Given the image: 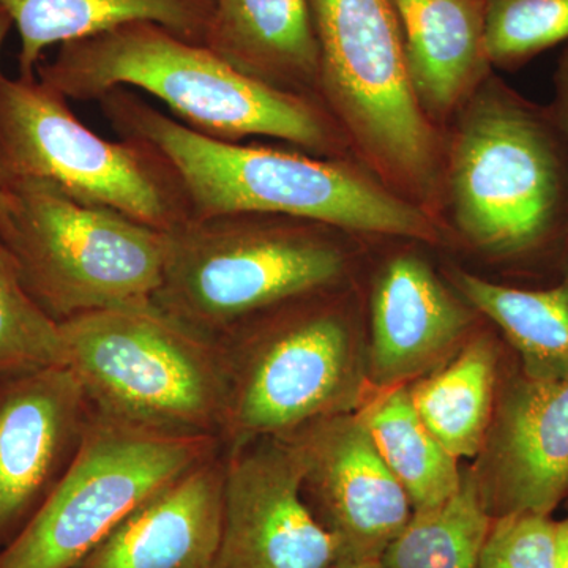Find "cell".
<instances>
[{
	"label": "cell",
	"mask_w": 568,
	"mask_h": 568,
	"mask_svg": "<svg viewBox=\"0 0 568 568\" xmlns=\"http://www.w3.org/2000/svg\"><path fill=\"white\" fill-rule=\"evenodd\" d=\"M474 308L444 286L420 257H395L377 276L372 298L368 383L381 390L458 353Z\"/></svg>",
	"instance_id": "15"
},
{
	"label": "cell",
	"mask_w": 568,
	"mask_h": 568,
	"mask_svg": "<svg viewBox=\"0 0 568 568\" xmlns=\"http://www.w3.org/2000/svg\"><path fill=\"white\" fill-rule=\"evenodd\" d=\"M551 110L555 112L568 142V43L560 52L558 67H556L555 102L551 104Z\"/></svg>",
	"instance_id": "27"
},
{
	"label": "cell",
	"mask_w": 568,
	"mask_h": 568,
	"mask_svg": "<svg viewBox=\"0 0 568 568\" xmlns=\"http://www.w3.org/2000/svg\"><path fill=\"white\" fill-rule=\"evenodd\" d=\"M444 162L448 212L470 245L523 267L568 252V142L551 106L489 74Z\"/></svg>",
	"instance_id": "3"
},
{
	"label": "cell",
	"mask_w": 568,
	"mask_h": 568,
	"mask_svg": "<svg viewBox=\"0 0 568 568\" xmlns=\"http://www.w3.org/2000/svg\"><path fill=\"white\" fill-rule=\"evenodd\" d=\"M29 179L163 233L190 220L182 183L155 149L130 138L106 140L39 78L0 73V190Z\"/></svg>",
	"instance_id": "9"
},
{
	"label": "cell",
	"mask_w": 568,
	"mask_h": 568,
	"mask_svg": "<svg viewBox=\"0 0 568 568\" xmlns=\"http://www.w3.org/2000/svg\"><path fill=\"white\" fill-rule=\"evenodd\" d=\"M91 417L84 388L67 365L0 376V549L61 481Z\"/></svg>",
	"instance_id": "13"
},
{
	"label": "cell",
	"mask_w": 568,
	"mask_h": 568,
	"mask_svg": "<svg viewBox=\"0 0 568 568\" xmlns=\"http://www.w3.org/2000/svg\"><path fill=\"white\" fill-rule=\"evenodd\" d=\"M476 473H463L462 484L446 503L416 511L384 551V568H478L491 529Z\"/></svg>",
	"instance_id": "23"
},
{
	"label": "cell",
	"mask_w": 568,
	"mask_h": 568,
	"mask_svg": "<svg viewBox=\"0 0 568 568\" xmlns=\"http://www.w3.org/2000/svg\"><path fill=\"white\" fill-rule=\"evenodd\" d=\"M121 138L145 142L173 166L190 219L226 213L294 216L342 233L435 244L436 216L342 159L215 140L119 88L99 102Z\"/></svg>",
	"instance_id": "1"
},
{
	"label": "cell",
	"mask_w": 568,
	"mask_h": 568,
	"mask_svg": "<svg viewBox=\"0 0 568 568\" xmlns=\"http://www.w3.org/2000/svg\"><path fill=\"white\" fill-rule=\"evenodd\" d=\"M560 43H568V0H485L489 65L518 70Z\"/></svg>",
	"instance_id": "25"
},
{
	"label": "cell",
	"mask_w": 568,
	"mask_h": 568,
	"mask_svg": "<svg viewBox=\"0 0 568 568\" xmlns=\"http://www.w3.org/2000/svg\"><path fill=\"white\" fill-rule=\"evenodd\" d=\"M204 47L246 77L320 100L310 0H213Z\"/></svg>",
	"instance_id": "18"
},
{
	"label": "cell",
	"mask_w": 568,
	"mask_h": 568,
	"mask_svg": "<svg viewBox=\"0 0 568 568\" xmlns=\"http://www.w3.org/2000/svg\"><path fill=\"white\" fill-rule=\"evenodd\" d=\"M63 358L92 409L151 432L222 440V346L155 305L100 310L59 324Z\"/></svg>",
	"instance_id": "6"
},
{
	"label": "cell",
	"mask_w": 568,
	"mask_h": 568,
	"mask_svg": "<svg viewBox=\"0 0 568 568\" xmlns=\"http://www.w3.org/2000/svg\"><path fill=\"white\" fill-rule=\"evenodd\" d=\"M381 457L405 488L413 511L446 503L462 484L458 459L437 443L418 417L409 388H381L358 410Z\"/></svg>",
	"instance_id": "22"
},
{
	"label": "cell",
	"mask_w": 568,
	"mask_h": 568,
	"mask_svg": "<svg viewBox=\"0 0 568 568\" xmlns=\"http://www.w3.org/2000/svg\"><path fill=\"white\" fill-rule=\"evenodd\" d=\"M223 484L222 448L138 508L74 568H212Z\"/></svg>",
	"instance_id": "16"
},
{
	"label": "cell",
	"mask_w": 568,
	"mask_h": 568,
	"mask_svg": "<svg viewBox=\"0 0 568 568\" xmlns=\"http://www.w3.org/2000/svg\"><path fill=\"white\" fill-rule=\"evenodd\" d=\"M551 515L510 514L493 519L478 568H556Z\"/></svg>",
	"instance_id": "26"
},
{
	"label": "cell",
	"mask_w": 568,
	"mask_h": 568,
	"mask_svg": "<svg viewBox=\"0 0 568 568\" xmlns=\"http://www.w3.org/2000/svg\"><path fill=\"white\" fill-rule=\"evenodd\" d=\"M566 504H567V507H568V500H567V503H566Z\"/></svg>",
	"instance_id": "31"
},
{
	"label": "cell",
	"mask_w": 568,
	"mask_h": 568,
	"mask_svg": "<svg viewBox=\"0 0 568 568\" xmlns=\"http://www.w3.org/2000/svg\"><path fill=\"white\" fill-rule=\"evenodd\" d=\"M556 568H568V517L556 528Z\"/></svg>",
	"instance_id": "28"
},
{
	"label": "cell",
	"mask_w": 568,
	"mask_h": 568,
	"mask_svg": "<svg viewBox=\"0 0 568 568\" xmlns=\"http://www.w3.org/2000/svg\"><path fill=\"white\" fill-rule=\"evenodd\" d=\"M36 77L74 102L99 103L114 89H136L215 140L276 138L325 159L349 149L320 100L246 77L204 44L155 22H129L61 44Z\"/></svg>",
	"instance_id": "2"
},
{
	"label": "cell",
	"mask_w": 568,
	"mask_h": 568,
	"mask_svg": "<svg viewBox=\"0 0 568 568\" xmlns=\"http://www.w3.org/2000/svg\"><path fill=\"white\" fill-rule=\"evenodd\" d=\"M227 375L223 447L354 413L368 384L331 291L267 310L216 339Z\"/></svg>",
	"instance_id": "8"
},
{
	"label": "cell",
	"mask_w": 568,
	"mask_h": 568,
	"mask_svg": "<svg viewBox=\"0 0 568 568\" xmlns=\"http://www.w3.org/2000/svg\"><path fill=\"white\" fill-rule=\"evenodd\" d=\"M499 355L484 336L463 345L443 368L409 388L418 417L455 458L484 450L496 413Z\"/></svg>",
	"instance_id": "21"
},
{
	"label": "cell",
	"mask_w": 568,
	"mask_h": 568,
	"mask_svg": "<svg viewBox=\"0 0 568 568\" xmlns=\"http://www.w3.org/2000/svg\"><path fill=\"white\" fill-rule=\"evenodd\" d=\"M317 99L377 181L436 216L443 144L418 103L392 0H310Z\"/></svg>",
	"instance_id": "5"
},
{
	"label": "cell",
	"mask_w": 568,
	"mask_h": 568,
	"mask_svg": "<svg viewBox=\"0 0 568 568\" xmlns=\"http://www.w3.org/2000/svg\"><path fill=\"white\" fill-rule=\"evenodd\" d=\"M338 233L267 213L186 220L166 233L152 304L216 342L267 310L334 290L347 268Z\"/></svg>",
	"instance_id": "4"
},
{
	"label": "cell",
	"mask_w": 568,
	"mask_h": 568,
	"mask_svg": "<svg viewBox=\"0 0 568 568\" xmlns=\"http://www.w3.org/2000/svg\"><path fill=\"white\" fill-rule=\"evenodd\" d=\"M418 103L439 125L491 74L485 0H392Z\"/></svg>",
	"instance_id": "17"
},
{
	"label": "cell",
	"mask_w": 568,
	"mask_h": 568,
	"mask_svg": "<svg viewBox=\"0 0 568 568\" xmlns=\"http://www.w3.org/2000/svg\"><path fill=\"white\" fill-rule=\"evenodd\" d=\"M466 304L500 328L519 357V373L532 381L568 377V267L545 287L508 286L469 272H452Z\"/></svg>",
	"instance_id": "20"
},
{
	"label": "cell",
	"mask_w": 568,
	"mask_h": 568,
	"mask_svg": "<svg viewBox=\"0 0 568 568\" xmlns=\"http://www.w3.org/2000/svg\"><path fill=\"white\" fill-rule=\"evenodd\" d=\"M222 530L212 568H335L338 544L302 493V465L284 437L223 447Z\"/></svg>",
	"instance_id": "11"
},
{
	"label": "cell",
	"mask_w": 568,
	"mask_h": 568,
	"mask_svg": "<svg viewBox=\"0 0 568 568\" xmlns=\"http://www.w3.org/2000/svg\"><path fill=\"white\" fill-rule=\"evenodd\" d=\"M216 437L173 436L92 409L77 457L0 549V568H74L149 499L219 454Z\"/></svg>",
	"instance_id": "10"
},
{
	"label": "cell",
	"mask_w": 568,
	"mask_h": 568,
	"mask_svg": "<svg viewBox=\"0 0 568 568\" xmlns=\"http://www.w3.org/2000/svg\"><path fill=\"white\" fill-rule=\"evenodd\" d=\"M493 518L552 515L568 500V377L519 373L496 407L476 473Z\"/></svg>",
	"instance_id": "14"
},
{
	"label": "cell",
	"mask_w": 568,
	"mask_h": 568,
	"mask_svg": "<svg viewBox=\"0 0 568 568\" xmlns=\"http://www.w3.org/2000/svg\"><path fill=\"white\" fill-rule=\"evenodd\" d=\"M20 36L18 74L36 78L43 52L129 22L149 21L204 44L213 0H0Z\"/></svg>",
	"instance_id": "19"
},
{
	"label": "cell",
	"mask_w": 568,
	"mask_h": 568,
	"mask_svg": "<svg viewBox=\"0 0 568 568\" xmlns=\"http://www.w3.org/2000/svg\"><path fill=\"white\" fill-rule=\"evenodd\" d=\"M0 239L22 284L54 323L152 304L166 233L112 209L80 203L50 182L3 186Z\"/></svg>",
	"instance_id": "7"
},
{
	"label": "cell",
	"mask_w": 568,
	"mask_h": 568,
	"mask_svg": "<svg viewBox=\"0 0 568 568\" xmlns=\"http://www.w3.org/2000/svg\"><path fill=\"white\" fill-rule=\"evenodd\" d=\"M11 28H13V22H11L10 14L0 7V52H2L3 43H6ZM0 73H2V71H0ZM6 196L0 192V222H2L3 215H6Z\"/></svg>",
	"instance_id": "29"
},
{
	"label": "cell",
	"mask_w": 568,
	"mask_h": 568,
	"mask_svg": "<svg viewBox=\"0 0 568 568\" xmlns=\"http://www.w3.org/2000/svg\"><path fill=\"white\" fill-rule=\"evenodd\" d=\"M335 568H384L381 560H351V562H339Z\"/></svg>",
	"instance_id": "30"
},
{
	"label": "cell",
	"mask_w": 568,
	"mask_h": 568,
	"mask_svg": "<svg viewBox=\"0 0 568 568\" xmlns=\"http://www.w3.org/2000/svg\"><path fill=\"white\" fill-rule=\"evenodd\" d=\"M48 365H65L59 324L26 291L0 239V376Z\"/></svg>",
	"instance_id": "24"
},
{
	"label": "cell",
	"mask_w": 568,
	"mask_h": 568,
	"mask_svg": "<svg viewBox=\"0 0 568 568\" xmlns=\"http://www.w3.org/2000/svg\"><path fill=\"white\" fill-rule=\"evenodd\" d=\"M284 439L302 465V493L338 544L339 562L381 560L413 506L357 413L312 422Z\"/></svg>",
	"instance_id": "12"
}]
</instances>
